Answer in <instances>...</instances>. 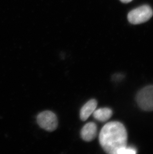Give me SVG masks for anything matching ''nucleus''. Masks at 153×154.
<instances>
[{"label": "nucleus", "instance_id": "nucleus-1", "mask_svg": "<svg viewBox=\"0 0 153 154\" xmlns=\"http://www.w3.org/2000/svg\"><path fill=\"white\" fill-rule=\"evenodd\" d=\"M127 133L123 124L118 121L108 122L101 129L99 141L106 153L117 154L120 149L127 146Z\"/></svg>", "mask_w": 153, "mask_h": 154}, {"label": "nucleus", "instance_id": "nucleus-2", "mask_svg": "<svg viewBox=\"0 0 153 154\" xmlns=\"http://www.w3.org/2000/svg\"><path fill=\"white\" fill-rule=\"evenodd\" d=\"M153 15L152 8L148 5H143L130 11L128 14L127 18L132 24L138 25L149 20Z\"/></svg>", "mask_w": 153, "mask_h": 154}, {"label": "nucleus", "instance_id": "nucleus-3", "mask_svg": "<svg viewBox=\"0 0 153 154\" xmlns=\"http://www.w3.org/2000/svg\"><path fill=\"white\" fill-rule=\"evenodd\" d=\"M136 99L139 107L143 110L153 111V85L147 86L141 89Z\"/></svg>", "mask_w": 153, "mask_h": 154}, {"label": "nucleus", "instance_id": "nucleus-4", "mask_svg": "<svg viewBox=\"0 0 153 154\" xmlns=\"http://www.w3.org/2000/svg\"><path fill=\"white\" fill-rule=\"evenodd\" d=\"M37 122L41 128L49 132L54 131L58 126L57 116L50 111H45L39 113L37 116Z\"/></svg>", "mask_w": 153, "mask_h": 154}, {"label": "nucleus", "instance_id": "nucleus-5", "mask_svg": "<svg viewBox=\"0 0 153 154\" xmlns=\"http://www.w3.org/2000/svg\"><path fill=\"white\" fill-rule=\"evenodd\" d=\"M97 126L94 122L86 124L81 130V137L84 141L90 142L95 139L97 136Z\"/></svg>", "mask_w": 153, "mask_h": 154}, {"label": "nucleus", "instance_id": "nucleus-6", "mask_svg": "<svg viewBox=\"0 0 153 154\" xmlns=\"http://www.w3.org/2000/svg\"><path fill=\"white\" fill-rule=\"evenodd\" d=\"M98 102L95 99H91L82 106L80 111V118L82 121H86L93 113L97 108Z\"/></svg>", "mask_w": 153, "mask_h": 154}, {"label": "nucleus", "instance_id": "nucleus-7", "mask_svg": "<svg viewBox=\"0 0 153 154\" xmlns=\"http://www.w3.org/2000/svg\"><path fill=\"white\" fill-rule=\"evenodd\" d=\"M112 115V111L109 108H101L95 109L93 112L95 119L100 122H105L110 119Z\"/></svg>", "mask_w": 153, "mask_h": 154}, {"label": "nucleus", "instance_id": "nucleus-8", "mask_svg": "<svg viewBox=\"0 0 153 154\" xmlns=\"http://www.w3.org/2000/svg\"><path fill=\"white\" fill-rule=\"evenodd\" d=\"M137 153L136 149L132 147H124L120 149L117 152V154H134Z\"/></svg>", "mask_w": 153, "mask_h": 154}, {"label": "nucleus", "instance_id": "nucleus-9", "mask_svg": "<svg viewBox=\"0 0 153 154\" xmlns=\"http://www.w3.org/2000/svg\"><path fill=\"white\" fill-rule=\"evenodd\" d=\"M120 1L123 3H129L132 1L133 0H120Z\"/></svg>", "mask_w": 153, "mask_h": 154}]
</instances>
